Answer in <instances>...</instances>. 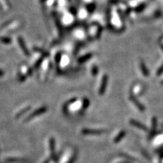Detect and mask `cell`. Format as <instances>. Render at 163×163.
<instances>
[{"instance_id": "cell-4", "label": "cell", "mask_w": 163, "mask_h": 163, "mask_svg": "<svg viewBox=\"0 0 163 163\" xmlns=\"http://www.w3.org/2000/svg\"><path fill=\"white\" fill-rule=\"evenodd\" d=\"M130 124H131V125H133V126H135V127L139 128V129L144 130V131H147V128L146 127V126H145V125H143V124H141V122H138L137 121V120H133V119H132V120H130Z\"/></svg>"}, {"instance_id": "cell-9", "label": "cell", "mask_w": 163, "mask_h": 163, "mask_svg": "<svg viewBox=\"0 0 163 163\" xmlns=\"http://www.w3.org/2000/svg\"><path fill=\"white\" fill-rule=\"evenodd\" d=\"M151 128H152L153 131H155L156 130V125H157V119L156 117H154L152 118V120H151Z\"/></svg>"}, {"instance_id": "cell-2", "label": "cell", "mask_w": 163, "mask_h": 163, "mask_svg": "<svg viewBox=\"0 0 163 163\" xmlns=\"http://www.w3.org/2000/svg\"><path fill=\"white\" fill-rule=\"evenodd\" d=\"M129 99H130V100L133 102L134 104H135V105L136 107H137L138 108V110H139V111H141V112H144L145 111V107L143 106V105L141 104V103L139 102V101L137 100L136 98L134 97V96L133 95H130V97H129Z\"/></svg>"}, {"instance_id": "cell-3", "label": "cell", "mask_w": 163, "mask_h": 163, "mask_svg": "<svg viewBox=\"0 0 163 163\" xmlns=\"http://www.w3.org/2000/svg\"><path fill=\"white\" fill-rule=\"evenodd\" d=\"M104 130H95V129H84L82 133L84 135H101L105 133Z\"/></svg>"}, {"instance_id": "cell-10", "label": "cell", "mask_w": 163, "mask_h": 163, "mask_svg": "<svg viewBox=\"0 0 163 163\" xmlns=\"http://www.w3.org/2000/svg\"><path fill=\"white\" fill-rule=\"evenodd\" d=\"M90 105V102L89 100L88 99H84V101H83V108L84 109H86Z\"/></svg>"}, {"instance_id": "cell-13", "label": "cell", "mask_w": 163, "mask_h": 163, "mask_svg": "<svg viewBox=\"0 0 163 163\" xmlns=\"http://www.w3.org/2000/svg\"><path fill=\"white\" fill-rule=\"evenodd\" d=\"M90 58V56H85L84 57H82V58L81 59H80V60L79 61L80 63H83L84 62V61H86V60H88Z\"/></svg>"}, {"instance_id": "cell-11", "label": "cell", "mask_w": 163, "mask_h": 163, "mask_svg": "<svg viewBox=\"0 0 163 163\" xmlns=\"http://www.w3.org/2000/svg\"><path fill=\"white\" fill-rule=\"evenodd\" d=\"M98 73H99L98 68H97V67H94V68L92 69V74H93V76H97Z\"/></svg>"}, {"instance_id": "cell-1", "label": "cell", "mask_w": 163, "mask_h": 163, "mask_svg": "<svg viewBox=\"0 0 163 163\" xmlns=\"http://www.w3.org/2000/svg\"><path fill=\"white\" fill-rule=\"evenodd\" d=\"M107 81H108V77H107V75H104V76H103L101 87L100 89H99V93L100 95H103L105 94V92L106 91Z\"/></svg>"}, {"instance_id": "cell-6", "label": "cell", "mask_w": 163, "mask_h": 163, "mask_svg": "<svg viewBox=\"0 0 163 163\" xmlns=\"http://www.w3.org/2000/svg\"><path fill=\"white\" fill-rule=\"evenodd\" d=\"M125 135H126V131H124V130H122V131L120 132V133H119L118 135H117V137L115 138L114 140V142L115 143H119L124 137H125Z\"/></svg>"}, {"instance_id": "cell-8", "label": "cell", "mask_w": 163, "mask_h": 163, "mask_svg": "<svg viewBox=\"0 0 163 163\" xmlns=\"http://www.w3.org/2000/svg\"><path fill=\"white\" fill-rule=\"evenodd\" d=\"M0 41L5 44H9L10 43L12 42V40L8 37H0Z\"/></svg>"}, {"instance_id": "cell-5", "label": "cell", "mask_w": 163, "mask_h": 163, "mask_svg": "<svg viewBox=\"0 0 163 163\" xmlns=\"http://www.w3.org/2000/svg\"><path fill=\"white\" fill-rule=\"evenodd\" d=\"M18 43H19V45H20V48H22L23 51V53L25 54V55H27V56H29V53L28 50H27V48L25 43L23 39V38L21 37H19L18 39Z\"/></svg>"}, {"instance_id": "cell-12", "label": "cell", "mask_w": 163, "mask_h": 163, "mask_svg": "<svg viewBox=\"0 0 163 163\" xmlns=\"http://www.w3.org/2000/svg\"><path fill=\"white\" fill-rule=\"evenodd\" d=\"M162 73H163V65L160 67V68L158 69V71H157L156 75H157V76H160V75L162 74Z\"/></svg>"}, {"instance_id": "cell-7", "label": "cell", "mask_w": 163, "mask_h": 163, "mask_svg": "<svg viewBox=\"0 0 163 163\" xmlns=\"http://www.w3.org/2000/svg\"><path fill=\"white\" fill-rule=\"evenodd\" d=\"M140 68H141V72H142V74H143V76H145V77H148L149 75V71L148 70H147L146 66H145V64L143 62L140 63Z\"/></svg>"}]
</instances>
